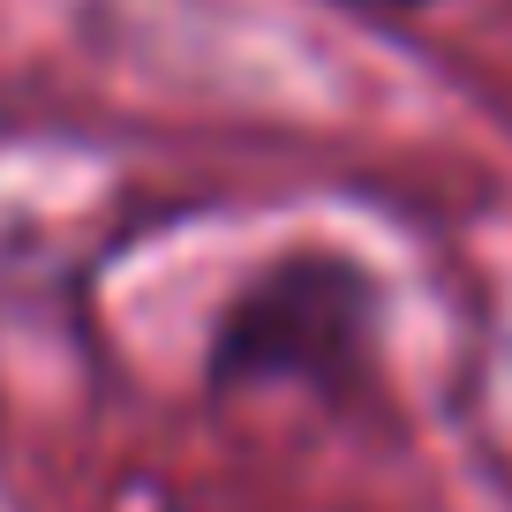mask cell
Masks as SVG:
<instances>
[{
	"instance_id": "6da1fadb",
	"label": "cell",
	"mask_w": 512,
	"mask_h": 512,
	"mask_svg": "<svg viewBox=\"0 0 512 512\" xmlns=\"http://www.w3.org/2000/svg\"><path fill=\"white\" fill-rule=\"evenodd\" d=\"M377 339V287L347 256H287L226 302L211 332L219 384H347Z\"/></svg>"
},
{
	"instance_id": "7a4b0ae2",
	"label": "cell",
	"mask_w": 512,
	"mask_h": 512,
	"mask_svg": "<svg viewBox=\"0 0 512 512\" xmlns=\"http://www.w3.org/2000/svg\"><path fill=\"white\" fill-rule=\"evenodd\" d=\"M384 8H415V0H384Z\"/></svg>"
}]
</instances>
